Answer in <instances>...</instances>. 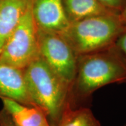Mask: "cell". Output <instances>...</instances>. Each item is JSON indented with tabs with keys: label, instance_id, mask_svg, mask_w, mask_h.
<instances>
[{
	"label": "cell",
	"instance_id": "1",
	"mask_svg": "<svg viewBox=\"0 0 126 126\" xmlns=\"http://www.w3.org/2000/svg\"><path fill=\"white\" fill-rule=\"evenodd\" d=\"M126 82V63L114 45L77 58L70 96L86 98L107 85Z\"/></svg>",
	"mask_w": 126,
	"mask_h": 126
},
{
	"label": "cell",
	"instance_id": "2",
	"mask_svg": "<svg viewBox=\"0 0 126 126\" xmlns=\"http://www.w3.org/2000/svg\"><path fill=\"white\" fill-rule=\"evenodd\" d=\"M30 98L33 106L46 115L51 126H56L66 103L70 86L39 57L24 69Z\"/></svg>",
	"mask_w": 126,
	"mask_h": 126
},
{
	"label": "cell",
	"instance_id": "3",
	"mask_svg": "<svg viewBox=\"0 0 126 126\" xmlns=\"http://www.w3.org/2000/svg\"><path fill=\"white\" fill-rule=\"evenodd\" d=\"M124 26L119 14L112 12L71 22L60 34L78 56L112 46Z\"/></svg>",
	"mask_w": 126,
	"mask_h": 126
},
{
	"label": "cell",
	"instance_id": "4",
	"mask_svg": "<svg viewBox=\"0 0 126 126\" xmlns=\"http://www.w3.org/2000/svg\"><path fill=\"white\" fill-rule=\"evenodd\" d=\"M32 1L0 52V63L22 70L40 57L37 28L32 13Z\"/></svg>",
	"mask_w": 126,
	"mask_h": 126
},
{
	"label": "cell",
	"instance_id": "5",
	"mask_svg": "<svg viewBox=\"0 0 126 126\" xmlns=\"http://www.w3.org/2000/svg\"><path fill=\"white\" fill-rule=\"evenodd\" d=\"M40 57L69 86H71L77 71L78 56L59 33L37 28Z\"/></svg>",
	"mask_w": 126,
	"mask_h": 126
},
{
	"label": "cell",
	"instance_id": "6",
	"mask_svg": "<svg viewBox=\"0 0 126 126\" xmlns=\"http://www.w3.org/2000/svg\"><path fill=\"white\" fill-rule=\"evenodd\" d=\"M32 13L39 29L61 34L70 26L63 0H32Z\"/></svg>",
	"mask_w": 126,
	"mask_h": 126
},
{
	"label": "cell",
	"instance_id": "7",
	"mask_svg": "<svg viewBox=\"0 0 126 126\" xmlns=\"http://www.w3.org/2000/svg\"><path fill=\"white\" fill-rule=\"evenodd\" d=\"M0 97L33 106L28 91L24 70L0 63Z\"/></svg>",
	"mask_w": 126,
	"mask_h": 126
},
{
	"label": "cell",
	"instance_id": "8",
	"mask_svg": "<svg viewBox=\"0 0 126 126\" xmlns=\"http://www.w3.org/2000/svg\"><path fill=\"white\" fill-rule=\"evenodd\" d=\"M32 0H0V52Z\"/></svg>",
	"mask_w": 126,
	"mask_h": 126
},
{
	"label": "cell",
	"instance_id": "9",
	"mask_svg": "<svg viewBox=\"0 0 126 126\" xmlns=\"http://www.w3.org/2000/svg\"><path fill=\"white\" fill-rule=\"evenodd\" d=\"M4 109L16 126H51L45 113L34 106H28L5 97H0Z\"/></svg>",
	"mask_w": 126,
	"mask_h": 126
},
{
	"label": "cell",
	"instance_id": "10",
	"mask_svg": "<svg viewBox=\"0 0 126 126\" xmlns=\"http://www.w3.org/2000/svg\"><path fill=\"white\" fill-rule=\"evenodd\" d=\"M63 2L70 22L114 12L106 8L99 0H63Z\"/></svg>",
	"mask_w": 126,
	"mask_h": 126
},
{
	"label": "cell",
	"instance_id": "11",
	"mask_svg": "<svg viewBox=\"0 0 126 126\" xmlns=\"http://www.w3.org/2000/svg\"><path fill=\"white\" fill-rule=\"evenodd\" d=\"M56 126H100V123L91 109L72 108L68 101Z\"/></svg>",
	"mask_w": 126,
	"mask_h": 126
},
{
	"label": "cell",
	"instance_id": "12",
	"mask_svg": "<svg viewBox=\"0 0 126 126\" xmlns=\"http://www.w3.org/2000/svg\"><path fill=\"white\" fill-rule=\"evenodd\" d=\"M114 46L126 63V25L116 39Z\"/></svg>",
	"mask_w": 126,
	"mask_h": 126
},
{
	"label": "cell",
	"instance_id": "13",
	"mask_svg": "<svg viewBox=\"0 0 126 126\" xmlns=\"http://www.w3.org/2000/svg\"><path fill=\"white\" fill-rule=\"evenodd\" d=\"M102 5L111 11L122 8L124 6V0H99Z\"/></svg>",
	"mask_w": 126,
	"mask_h": 126
},
{
	"label": "cell",
	"instance_id": "14",
	"mask_svg": "<svg viewBox=\"0 0 126 126\" xmlns=\"http://www.w3.org/2000/svg\"><path fill=\"white\" fill-rule=\"evenodd\" d=\"M0 126H16L11 116L4 109L0 111Z\"/></svg>",
	"mask_w": 126,
	"mask_h": 126
},
{
	"label": "cell",
	"instance_id": "15",
	"mask_svg": "<svg viewBox=\"0 0 126 126\" xmlns=\"http://www.w3.org/2000/svg\"><path fill=\"white\" fill-rule=\"evenodd\" d=\"M119 16L123 23L124 25H126V1L125 4L124 5L123 7L122 12L119 14Z\"/></svg>",
	"mask_w": 126,
	"mask_h": 126
},
{
	"label": "cell",
	"instance_id": "16",
	"mask_svg": "<svg viewBox=\"0 0 126 126\" xmlns=\"http://www.w3.org/2000/svg\"></svg>",
	"mask_w": 126,
	"mask_h": 126
}]
</instances>
